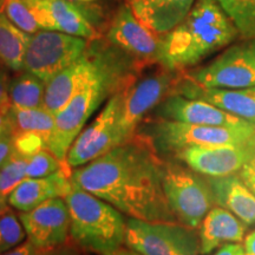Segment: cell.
Here are the masks:
<instances>
[{"label": "cell", "instance_id": "43", "mask_svg": "<svg viewBox=\"0 0 255 255\" xmlns=\"http://www.w3.org/2000/svg\"><path fill=\"white\" fill-rule=\"evenodd\" d=\"M2 1H4V0H0V6H1V4H2Z\"/></svg>", "mask_w": 255, "mask_h": 255}, {"label": "cell", "instance_id": "37", "mask_svg": "<svg viewBox=\"0 0 255 255\" xmlns=\"http://www.w3.org/2000/svg\"><path fill=\"white\" fill-rule=\"evenodd\" d=\"M215 255H246V251L239 244H226Z\"/></svg>", "mask_w": 255, "mask_h": 255}, {"label": "cell", "instance_id": "9", "mask_svg": "<svg viewBox=\"0 0 255 255\" xmlns=\"http://www.w3.org/2000/svg\"><path fill=\"white\" fill-rule=\"evenodd\" d=\"M88 39L58 31L32 34L25 51L23 70L47 83L87 52Z\"/></svg>", "mask_w": 255, "mask_h": 255}, {"label": "cell", "instance_id": "16", "mask_svg": "<svg viewBox=\"0 0 255 255\" xmlns=\"http://www.w3.org/2000/svg\"><path fill=\"white\" fill-rule=\"evenodd\" d=\"M41 30L58 31L92 40L97 32L82 8L70 0H24Z\"/></svg>", "mask_w": 255, "mask_h": 255}, {"label": "cell", "instance_id": "23", "mask_svg": "<svg viewBox=\"0 0 255 255\" xmlns=\"http://www.w3.org/2000/svg\"><path fill=\"white\" fill-rule=\"evenodd\" d=\"M31 34L21 31L0 9V63L13 71L23 70Z\"/></svg>", "mask_w": 255, "mask_h": 255}, {"label": "cell", "instance_id": "30", "mask_svg": "<svg viewBox=\"0 0 255 255\" xmlns=\"http://www.w3.org/2000/svg\"><path fill=\"white\" fill-rule=\"evenodd\" d=\"M63 169L70 168L68 164L60 161L55 154H52L49 149L38 151L27 157V178L46 177L57 171L63 170Z\"/></svg>", "mask_w": 255, "mask_h": 255}, {"label": "cell", "instance_id": "31", "mask_svg": "<svg viewBox=\"0 0 255 255\" xmlns=\"http://www.w3.org/2000/svg\"><path fill=\"white\" fill-rule=\"evenodd\" d=\"M14 142L15 152L28 156L36 154L38 151L49 149V137L36 132H21L12 135Z\"/></svg>", "mask_w": 255, "mask_h": 255}, {"label": "cell", "instance_id": "29", "mask_svg": "<svg viewBox=\"0 0 255 255\" xmlns=\"http://www.w3.org/2000/svg\"><path fill=\"white\" fill-rule=\"evenodd\" d=\"M0 9L9 20L27 34H34L41 28L24 0H4Z\"/></svg>", "mask_w": 255, "mask_h": 255}, {"label": "cell", "instance_id": "41", "mask_svg": "<svg viewBox=\"0 0 255 255\" xmlns=\"http://www.w3.org/2000/svg\"><path fill=\"white\" fill-rule=\"evenodd\" d=\"M9 207H11V206H9L7 197L0 195V216L6 214V213H8L9 210H11Z\"/></svg>", "mask_w": 255, "mask_h": 255}, {"label": "cell", "instance_id": "10", "mask_svg": "<svg viewBox=\"0 0 255 255\" xmlns=\"http://www.w3.org/2000/svg\"><path fill=\"white\" fill-rule=\"evenodd\" d=\"M176 84L174 70L161 65L158 70L148 73L144 77L133 78L123 89L121 129L124 142L136 135L137 128L145 120L146 115L167 98L171 90L174 91Z\"/></svg>", "mask_w": 255, "mask_h": 255}, {"label": "cell", "instance_id": "1", "mask_svg": "<svg viewBox=\"0 0 255 255\" xmlns=\"http://www.w3.org/2000/svg\"><path fill=\"white\" fill-rule=\"evenodd\" d=\"M163 169L164 162L150 143L136 133L90 163L72 169L71 180L129 218L178 222L164 195Z\"/></svg>", "mask_w": 255, "mask_h": 255}, {"label": "cell", "instance_id": "5", "mask_svg": "<svg viewBox=\"0 0 255 255\" xmlns=\"http://www.w3.org/2000/svg\"><path fill=\"white\" fill-rule=\"evenodd\" d=\"M158 154L175 155L190 146L231 145L255 136V123L245 122L231 127L195 126L163 119L144 120L137 128Z\"/></svg>", "mask_w": 255, "mask_h": 255}, {"label": "cell", "instance_id": "21", "mask_svg": "<svg viewBox=\"0 0 255 255\" xmlns=\"http://www.w3.org/2000/svg\"><path fill=\"white\" fill-rule=\"evenodd\" d=\"M208 184L215 202L229 210L246 225L255 223V195L240 176L234 174L221 177H209Z\"/></svg>", "mask_w": 255, "mask_h": 255}, {"label": "cell", "instance_id": "24", "mask_svg": "<svg viewBox=\"0 0 255 255\" xmlns=\"http://www.w3.org/2000/svg\"><path fill=\"white\" fill-rule=\"evenodd\" d=\"M46 83L33 73L25 71L8 85L9 104L23 109L44 108Z\"/></svg>", "mask_w": 255, "mask_h": 255}, {"label": "cell", "instance_id": "14", "mask_svg": "<svg viewBox=\"0 0 255 255\" xmlns=\"http://www.w3.org/2000/svg\"><path fill=\"white\" fill-rule=\"evenodd\" d=\"M18 216L27 240L38 250L59 246L69 241L71 220L63 197L51 199L30 212H20Z\"/></svg>", "mask_w": 255, "mask_h": 255}, {"label": "cell", "instance_id": "19", "mask_svg": "<svg viewBox=\"0 0 255 255\" xmlns=\"http://www.w3.org/2000/svg\"><path fill=\"white\" fill-rule=\"evenodd\" d=\"M72 169H63L46 177L26 178L7 196L9 206L30 212L51 199L65 197L72 189Z\"/></svg>", "mask_w": 255, "mask_h": 255}, {"label": "cell", "instance_id": "28", "mask_svg": "<svg viewBox=\"0 0 255 255\" xmlns=\"http://www.w3.org/2000/svg\"><path fill=\"white\" fill-rule=\"evenodd\" d=\"M27 157L18 152L0 168V195L7 197L15 187L27 178Z\"/></svg>", "mask_w": 255, "mask_h": 255}, {"label": "cell", "instance_id": "11", "mask_svg": "<svg viewBox=\"0 0 255 255\" xmlns=\"http://www.w3.org/2000/svg\"><path fill=\"white\" fill-rule=\"evenodd\" d=\"M187 78L206 88L255 87V39L229 46L207 65L190 71Z\"/></svg>", "mask_w": 255, "mask_h": 255}, {"label": "cell", "instance_id": "13", "mask_svg": "<svg viewBox=\"0 0 255 255\" xmlns=\"http://www.w3.org/2000/svg\"><path fill=\"white\" fill-rule=\"evenodd\" d=\"M254 154L255 136L238 144L190 146L175 156L197 174L221 177L239 173Z\"/></svg>", "mask_w": 255, "mask_h": 255}, {"label": "cell", "instance_id": "17", "mask_svg": "<svg viewBox=\"0 0 255 255\" xmlns=\"http://www.w3.org/2000/svg\"><path fill=\"white\" fill-rule=\"evenodd\" d=\"M156 119L176 121L195 126L231 127L244 121L208 102L193 100L178 94H170L154 109Z\"/></svg>", "mask_w": 255, "mask_h": 255}, {"label": "cell", "instance_id": "6", "mask_svg": "<svg viewBox=\"0 0 255 255\" xmlns=\"http://www.w3.org/2000/svg\"><path fill=\"white\" fill-rule=\"evenodd\" d=\"M124 246L142 255H199L195 228L180 222L127 220Z\"/></svg>", "mask_w": 255, "mask_h": 255}, {"label": "cell", "instance_id": "33", "mask_svg": "<svg viewBox=\"0 0 255 255\" xmlns=\"http://www.w3.org/2000/svg\"><path fill=\"white\" fill-rule=\"evenodd\" d=\"M14 154V142L11 133L0 135V168L7 163Z\"/></svg>", "mask_w": 255, "mask_h": 255}, {"label": "cell", "instance_id": "38", "mask_svg": "<svg viewBox=\"0 0 255 255\" xmlns=\"http://www.w3.org/2000/svg\"><path fill=\"white\" fill-rule=\"evenodd\" d=\"M0 105H11L8 97V87L6 85L5 79L0 75Z\"/></svg>", "mask_w": 255, "mask_h": 255}, {"label": "cell", "instance_id": "20", "mask_svg": "<svg viewBox=\"0 0 255 255\" xmlns=\"http://www.w3.org/2000/svg\"><path fill=\"white\" fill-rule=\"evenodd\" d=\"M196 0H128L136 18L155 33H169L177 26Z\"/></svg>", "mask_w": 255, "mask_h": 255}, {"label": "cell", "instance_id": "25", "mask_svg": "<svg viewBox=\"0 0 255 255\" xmlns=\"http://www.w3.org/2000/svg\"><path fill=\"white\" fill-rule=\"evenodd\" d=\"M12 122V133L36 132L49 137L55 128V115L45 108L39 109H23L11 107L9 110Z\"/></svg>", "mask_w": 255, "mask_h": 255}, {"label": "cell", "instance_id": "15", "mask_svg": "<svg viewBox=\"0 0 255 255\" xmlns=\"http://www.w3.org/2000/svg\"><path fill=\"white\" fill-rule=\"evenodd\" d=\"M114 59L87 50L81 58L46 83L44 108L56 115L76 92L97 77Z\"/></svg>", "mask_w": 255, "mask_h": 255}, {"label": "cell", "instance_id": "35", "mask_svg": "<svg viewBox=\"0 0 255 255\" xmlns=\"http://www.w3.org/2000/svg\"><path fill=\"white\" fill-rule=\"evenodd\" d=\"M11 105H0V135L12 133Z\"/></svg>", "mask_w": 255, "mask_h": 255}, {"label": "cell", "instance_id": "27", "mask_svg": "<svg viewBox=\"0 0 255 255\" xmlns=\"http://www.w3.org/2000/svg\"><path fill=\"white\" fill-rule=\"evenodd\" d=\"M23 223L12 210L0 216V254L13 250L26 240Z\"/></svg>", "mask_w": 255, "mask_h": 255}, {"label": "cell", "instance_id": "3", "mask_svg": "<svg viewBox=\"0 0 255 255\" xmlns=\"http://www.w3.org/2000/svg\"><path fill=\"white\" fill-rule=\"evenodd\" d=\"M64 199L71 220L70 239L81 250L103 255L124 246L123 213L75 183Z\"/></svg>", "mask_w": 255, "mask_h": 255}, {"label": "cell", "instance_id": "4", "mask_svg": "<svg viewBox=\"0 0 255 255\" xmlns=\"http://www.w3.org/2000/svg\"><path fill=\"white\" fill-rule=\"evenodd\" d=\"M133 79L124 72L116 59L81 90L55 115V128L49 139V150L66 163V156L73 141L105 98L122 90Z\"/></svg>", "mask_w": 255, "mask_h": 255}, {"label": "cell", "instance_id": "34", "mask_svg": "<svg viewBox=\"0 0 255 255\" xmlns=\"http://www.w3.org/2000/svg\"><path fill=\"white\" fill-rule=\"evenodd\" d=\"M239 176L255 195V154L239 171Z\"/></svg>", "mask_w": 255, "mask_h": 255}, {"label": "cell", "instance_id": "32", "mask_svg": "<svg viewBox=\"0 0 255 255\" xmlns=\"http://www.w3.org/2000/svg\"><path fill=\"white\" fill-rule=\"evenodd\" d=\"M37 255H82L79 252V247L75 242H65V244L59 245V246L41 248L38 250Z\"/></svg>", "mask_w": 255, "mask_h": 255}, {"label": "cell", "instance_id": "40", "mask_svg": "<svg viewBox=\"0 0 255 255\" xmlns=\"http://www.w3.org/2000/svg\"><path fill=\"white\" fill-rule=\"evenodd\" d=\"M103 255H142V254L137 253V252L130 250V248H128L126 246H122V247L117 248V250L109 252V253H105Z\"/></svg>", "mask_w": 255, "mask_h": 255}, {"label": "cell", "instance_id": "39", "mask_svg": "<svg viewBox=\"0 0 255 255\" xmlns=\"http://www.w3.org/2000/svg\"><path fill=\"white\" fill-rule=\"evenodd\" d=\"M245 251L246 255H255V232L248 235L245 241Z\"/></svg>", "mask_w": 255, "mask_h": 255}, {"label": "cell", "instance_id": "18", "mask_svg": "<svg viewBox=\"0 0 255 255\" xmlns=\"http://www.w3.org/2000/svg\"><path fill=\"white\" fill-rule=\"evenodd\" d=\"M174 94L208 102L239 119L255 123V87L242 89L206 88L189 78L177 83Z\"/></svg>", "mask_w": 255, "mask_h": 255}, {"label": "cell", "instance_id": "26", "mask_svg": "<svg viewBox=\"0 0 255 255\" xmlns=\"http://www.w3.org/2000/svg\"><path fill=\"white\" fill-rule=\"evenodd\" d=\"M245 39H255V0H216Z\"/></svg>", "mask_w": 255, "mask_h": 255}, {"label": "cell", "instance_id": "42", "mask_svg": "<svg viewBox=\"0 0 255 255\" xmlns=\"http://www.w3.org/2000/svg\"><path fill=\"white\" fill-rule=\"evenodd\" d=\"M75 1H91V0H75Z\"/></svg>", "mask_w": 255, "mask_h": 255}, {"label": "cell", "instance_id": "2", "mask_svg": "<svg viewBox=\"0 0 255 255\" xmlns=\"http://www.w3.org/2000/svg\"><path fill=\"white\" fill-rule=\"evenodd\" d=\"M239 36L216 0H196L187 17L164 34L162 65L174 71L194 66Z\"/></svg>", "mask_w": 255, "mask_h": 255}, {"label": "cell", "instance_id": "7", "mask_svg": "<svg viewBox=\"0 0 255 255\" xmlns=\"http://www.w3.org/2000/svg\"><path fill=\"white\" fill-rule=\"evenodd\" d=\"M163 191L177 221L197 228L215 203L208 181L191 169L164 162Z\"/></svg>", "mask_w": 255, "mask_h": 255}, {"label": "cell", "instance_id": "12", "mask_svg": "<svg viewBox=\"0 0 255 255\" xmlns=\"http://www.w3.org/2000/svg\"><path fill=\"white\" fill-rule=\"evenodd\" d=\"M142 24L129 5L121 6L108 32V39L126 55L136 60L137 65L159 64L163 60L164 37Z\"/></svg>", "mask_w": 255, "mask_h": 255}, {"label": "cell", "instance_id": "36", "mask_svg": "<svg viewBox=\"0 0 255 255\" xmlns=\"http://www.w3.org/2000/svg\"><path fill=\"white\" fill-rule=\"evenodd\" d=\"M38 253V248L34 246L33 244H31L30 241L25 240L23 244L19 245L13 250L6 252V253H2L0 255H37Z\"/></svg>", "mask_w": 255, "mask_h": 255}, {"label": "cell", "instance_id": "8", "mask_svg": "<svg viewBox=\"0 0 255 255\" xmlns=\"http://www.w3.org/2000/svg\"><path fill=\"white\" fill-rule=\"evenodd\" d=\"M123 89L109 97L101 113L73 141L66 156L70 169L90 163L124 143L121 129Z\"/></svg>", "mask_w": 255, "mask_h": 255}, {"label": "cell", "instance_id": "22", "mask_svg": "<svg viewBox=\"0 0 255 255\" xmlns=\"http://www.w3.org/2000/svg\"><path fill=\"white\" fill-rule=\"evenodd\" d=\"M245 225L229 210L213 207L200 225V254H208L228 242H240L246 232Z\"/></svg>", "mask_w": 255, "mask_h": 255}]
</instances>
